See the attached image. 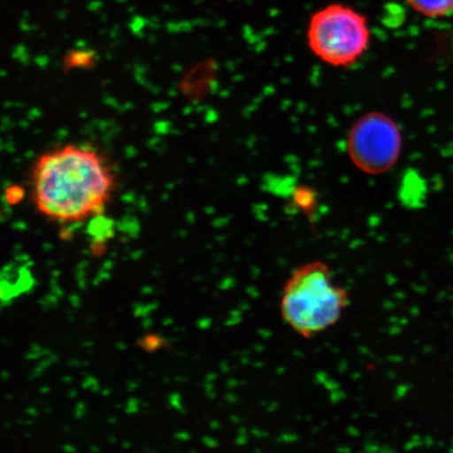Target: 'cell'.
Instances as JSON below:
<instances>
[{
    "label": "cell",
    "mask_w": 453,
    "mask_h": 453,
    "mask_svg": "<svg viewBox=\"0 0 453 453\" xmlns=\"http://www.w3.org/2000/svg\"><path fill=\"white\" fill-rule=\"evenodd\" d=\"M115 175L99 152L66 145L45 152L34 166L33 194L39 211L59 223L104 213Z\"/></svg>",
    "instance_id": "1"
},
{
    "label": "cell",
    "mask_w": 453,
    "mask_h": 453,
    "mask_svg": "<svg viewBox=\"0 0 453 453\" xmlns=\"http://www.w3.org/2000/svg\"><path fill=\"white\" fill-rule=\"evenodd\" d=\"M349 304L347 290L321 260L300 265L282 288L280 314L300 337L320 335L342 319Z\"/></svg>",
    "instance_id": "2"
},
{
    "label": "cell",
    "mask_w": 453,
    "mask_h": 453,
    "mask_svg": "<svg viewBox=\"0 0 453 453\" xmlns=\"http://www.w3.org/2000/svg\"><path fill=\"white\" fill-rule=\"evenodd\" d=\"M307 41L317 58L334 67H347L365 54L371 30L366 17L358 11L333 4L311 15Z\"/></svg>",
    "instance_id": "3"
},
{
    "label": "cell",
    "mask_w": 453,
    "mask_h": 453,
    "mask_svg": "<svg viewBox=\"0 0 453 453\" xmlns=\"http://www.w3.org/2000/svg\"><path fill=\"white\" fill-rule=\"evenodd\" d=\"M401 130L392 118L372 111L362 116L350 127L348 151L354 165L366 174L389 172L402 152Z\"/></svg>",
    "instance_id": "4"
},
{
    "label": "cell",
    "mask_w": 453,
    "mask_h": 453,
    "mask_svg": "<svg viewBox=\"0 0 453 453\" xmlns=\"http://www.w3.org/2000/svg\"><path fill=\"white\" fill-rule=\"evenodd\" d=\"M410 7L429 19H438L453 13V0H406Z\"/></svg>",
    "instance_id": "5"
},
{
    "label": "cell",
    "mask_w": 453,
    "mask_h": 453,
    "mask_svg": "<svg viewBox=\"0 0 453 453\" xmlns=\"http://www.w3.org/2000/svg\"><path fill=\"white\" fill-rule=\"evenodd\" d=\"M95 60L93 50H76L67 53L65 62L69 69H84V67H92Z\"/></svg>",
    "instance_id": "6"
},
{
    "label": "cell",
    "mask_w": 453,
    "mask_h": 453,
    "mask_svg": "<svg viewBox=\"0 0 453 453\" xmlns=\"http://www.w3.org/2000/svg\"><path fill=\"white\" fill-rule=\"evenodd\" d=\"M25 196L24 189L19 186H11L7 191V201L9 203H19Z\"/></svg>",
    "instance_id": "7"
},
{
    "label": "cell",
    "mask_w": 453,
    "mask_h": 453,
    "mask_svg": "<svg viewBox=\"0 0 453 453\" xmlns=\"http://www.w3.org/2000/svg\"><path fill=\"white\" fill-rule=\"evenodd\" d=\"M162 340L157 337H147L143 340V347L149 350H154L160 347Z\"/></svg>",
    "instance_id": "8"
},
{
    "label": "cell",
    "mask_w": 453,
    "mask_h": 453,
    "mask_svg": "<svg viewBox=\"0 0 453 453\" xmlns=\"http://www.w3.org/2000/svg\"><path fill=\"white\" fill-rule=\"evenodd\" d=\"M170 404L174 407L177 411H183L182 405H180V396L179 394H173L169 396Z\"/></svg>",
    "instance_id": "9"
},
{
    "label": "cell",
    "mask_w": 453,
    "mask_h": 453,
    "mask_svg": "<svg viewBox=\"0 0 453 453\" xmlns=\"http://www.w3.org/2000/svg\"><path fill=\"white\" fill-rule=\"evenodd\" d=\"M138 401L134 399H129L128 400V406L127 411L128 413L137 412L138 411Z\"/></svg>",
    "instance_id": "10"
},
{
    "label": "cell",
    "mask_w": 453,
    "mask_h": 453,
    "mask_svg": "<svg viewBox=\"0 0 453 453\" xmlns=\"http://www.w3.org/2000/svg\"><path fill=\"white\" fill-rule=\"evenodd\" d=\"M84 404L82 403V402H81V403H78V405L76 406V417L77 418H81L83 413H84Z\"/></svg>",
    "instance_id": "11"
},
{
    "label": "cell",
    "mask_w": 453,
    "mask_h": 453,
    "mask_svg": "<svg viewBox=\"0 0 453 453\" xmlns=\"http://www.w3.org/2000/svg\"><path fill=\"white\" fill-rule=\"evenodd\" d=\"M175 438L180 441H188L190 439V435L185 432H180L175 434Z\"/></svg>",
    "instance_id": "12"
},
{
    "label": "cell",
    "mask_w": 453,
    "mask_h": 453,
    "mask_svg": "<svg viewBox=\"0 0 453 453\" xmlns=\"http://www.w3.org/2000/svg\"><path fill=\"white\" fill-rule=\"evenodd\" d=\"M70 300L73 304V307L78 308L79 305H81V300H79V297L77 296H72L70 297Z\"/></svg>",
    "instance_id": "13"
},
{
    "label": "cell",
    "mask_w": 453,
    "mask_h": 453,
    "mask_svg": "<svg viewBox=\"0 0 453 453\" xmlns=\"http://www.w3.org/2000/svg\"><path fill=\"white\" fill-rule=\"evenodd\" d=\"M98 279L102 281V280H109L110 279V274L107 273V271L106 270H101L99 275H98Z\"/></svg>",
    "instance_id": "14"
},
{
    "label": "cell",
    "mask_w": 453,
    "mask_h": 453,
    "mask_svg": "<svg viewBox=\"0 0 453 453\" xmlns=\"http://www.w3.org/2000/svg\"><path fill=\"white\" fill-rule=\"evenodd\" d=\"M28 260H30V258H28L27 255H26V254H21V255H19V257H16V262H19V263L26 264L27 262H28Z\"/></svg>",
    "instance_id": "15"
},
{
    "label": "cell",
    "mask_w": 453,
    "mask_h": 453,
    "mask_svg": "<svg viewBox=\"0 0 453 453\" xmlns=\"http://www.w3.org/2000/svg\"><path fill=\"white\" fill-rule=\"evenodd\" d=\"M52 293L54 294V296H56L57 297H61L62 296V294H64V292H62L61 288H59V286H56L54 288H52Z\"/></svg>",
    "instance_id": "16"
},
{
    "label": "cell",
    "mask_w": 453,
    "mask_h": 453,
    "mask_svg": "<svg viewBox=\"0 0 453 453\" xmlns=\"http://www.w3.org/2000/svg\"><path fill=\"white\" fill-rule=\"evenodd\" d=\"M13 269L14 264H8L7 265H5L3 272H4V273H11V272H12Z\"/></svg>",
    "instance_id": "17"
},
{
    "label": "cell",
    "mask_w": 453,
    "mask_h": 453,
    "mask_svg": "<svg viewBox=\"0 0 453 453\" xmlns=\"http://www.w3.org/2000/svg\"><path fill=\"white\" fill-rule=\"evenodd\" d=\"M112 268V262L111 260H106V262L104 265V269L106 271H109Z\"/></svg>",
    "instance_id": "18"
},
{
    "label": "cell",
    "mask_w": 453,
    "mask_h": 453,
    "mask_svg": "<svg viewBox=\"0 0 453 453\" xmlns=\"http://www.w3.org/2000/svg\"><path fill=\"white\" fill-rule=\"evenodd\" d=\"M152 292V288L150 287H144L142 288V293L144 294V296H149Z\"/></svg>",
    "instance_id": "19"
},
{
    "label": "cell",
    "mask_w": 453,
    "mask_h": 453,
    "mask_svg": "<svg viewBox=\"0 0 453 453\" xmlns=\"http://www.w3.org/2000/svg\"><path fill=\"white\" fill-rule=\"evenodd\" d=\"M151 325H152V321H151V319H144V321H143V326H144L145 328H150Z\"/></svg>",
    "instance_id": "20"
},
{
    "label": "cell",
    "mask_w": 453,
    "mask_h": 453,
    "mask_svg": "<svg viewBox=\"0 0 453 453\" xmlns=\"http://www.w3.org/2000/svg\"><path fill=\"white\" fill-rule=\"evenodd\" d=\"M64 450H65V451H66V452H73V451H75L76 449H73V446H71V445H65V446L64 447Z\"/></svg>",
    "instance_id": "21"
},
{
    "label": "cell",
    "mask_w": 453,
    "mask_h": 453,
    "mask_svg": "<svg viewBox=\"0 0 453 453\" xmlns=\"http://www.w3.org/2000/svg\"><path fill=\"white\" fill-rule=\"evenodd\" d=\"M27 412L28 413V415H31V416H36L37 415L36 410H34V409H28L27 411Z\"/></svg>",
    "instance_id": "22"
},
{
    "label": "cell",
    "mask_w": 453,
    "mask_h": 453,
    "mask_svg": "<svg viewBox=\"0 0 453 453\" xmlns=\"http://www.w3.org/2000/svg\"><path fill=\"white\" fill-rule=\"evenodd\" d=\"M134 388H137V384L135 383H128V389L134 390Z\"/></svg>",
    "instance_id": "23"
},
{
    "label": "cell",
    "mask_w": 453,
    "mask_h": 453,
    "mask_svg": "<svg viewBox=\"0 0 453 453\" xmlns=\"http://www.w3.org/2000/svg\"><path fill=\"white\" fill-rule=\"evenodd\" d=\"M76 395H77L76 390H71V392L69 393L70 398H75Z\"/></svg>",
    "instance_id": "24"
},
{
    "label": "cell",
    "mask_w": 453,
    "mask_h": 453,
    "mask_svg": "<svg viewBox=\"0 0 453 453\" xmlns=\"http://www.w3.org/2000/svg\"><path fill=\"white\" fill-rule=\"evenodd\" d=\"M163 324H164V326L172 325L173 320L170 319H166L165 320H164Z\"/></svg>",
    "instance_id": "25"
},
{
    "label": "cell",
    "mask_w": 453,
    "mask_h": 453,
    "mask_svg": "<svg viewBox=\"0 0 453 453\" xmlns=\"http://www.w3.org/2000/svg\"><path fill=\"white\" fill-rule=\"evenodd\" d=\"M33 265H34V263L32 262V260H28V262H27L24 265H25V267H27L28 269Z\"/></svg>",
    "instance_id": "26"
},
{
    "label": "cell",
    "mask_w": 453,
    "mask_h": 453,
    "mask_svg": "<svg viewBox=\"0 0 453 453\" xmlns=\"http://www.w3.org/2000/svg\"><path fill=\"white\" fill-rule=\"evenodd\" d=\"M117 348L119 349H127V345H124V343H117Z\"/></svg>",
    "instance_id": "27"
},
{
    "label": "cell",
    "mask_w": 453,
    "mask_h": 453,
    "mask_svg": "<svg viewBox=\"0 0 453 453\" xmlns=\"http://www.w3.org/2000/svg\"><path fill=\"white\" fill-rule=\"evenodd\" d=\"M41 392L42 394L49 393L50 392V388L48 387H45V388H42Z\"/></svg>",
    "instance_id": "28"
},
{
    "label": "cell",
    "mask_w": 453,
    "mask_h": 453,
    "mask_svg": "<svg viewBox=\"0 0 453 453\" xmlns=\"http://www.w3.org/2000/svg\"><path fill=\"white\" fill-rule=\"evenodd\" d=\"M109 394H111L109 389H105V390H104V392H102V395H104V396L109 395Z\"/></svg>",
    "instance_id": "29"
},
{
    "label": "cell",
    "mask_w": 453,
    "mask_h": 453,
    "mask_svg": "<svg viewBox=\"0 0 453 453\" xmlns=\"http://www.w3.org/2000/svg\"><path fill=\"white\" fill-rule=\"evenodd\" d=\"M58 274H60L58 271H54L52 277H55V279H57V276H58Z\"/></svg>",
    "instance_id": "30"
},
{
    "label": "cell",
    "mask_w": 453,
    "mask_h": 453,
    "mask_svg": "<svg viewBox=\"0 0 453 453\" xmlns=\"http://www.w3.org/2000/svg\"><path fill=\"white\" fill-rule=\"evenodd\" d=\"M8 376H9V375H8V373H7V372H3V379H4V380H5V379H8V378H7Z\"/></svg>",
    "instance_id": "31"
},
{
    "label": "cell",
    "mask_w": 453,
    "mask_h": 453,
    "mask_svg": "<svg viewBox=\"0 0 453 453\" xmlns=\"http://www.w3.org/2000/svg\"><path fill=\"white\" fill-rule=\"evenodd\" d=\"M64 381L71 382V377H65Z\"/></svg>",
    "instance_id": "32"
},
{
    "label": "cell",
    "mask_w": 453,
    "mask_h": 453,
    "mask_svg": "<svg viewBox=\"0 0 453 453\" xmlns=\"http://www.w3.org/2000/svg\"><path fill=\"white\" fill-rule=\"evenodd\" d=\"M123 447H124V449H126V447H127V449H128L129 444H128V443H127H127H124V444H123Z\"/></svg>",
    "instance_id": "33"
},
{
    "label": "cell",
    "mask_w": 453,
    "mask_h": 453,
    "mask_svg": "<svg viewBox=\"0 0 453 453\" xmlns=\"http://www.w3.org/2000/svg\"><path fill=\"white\" fill-rule=\"evenodd\" d=\"M90 450H92V451H93V450H94V451H98V449H95V447H92V449H90Z\"/></svg>",
    "instance_id": "34"
}]
</instances>
